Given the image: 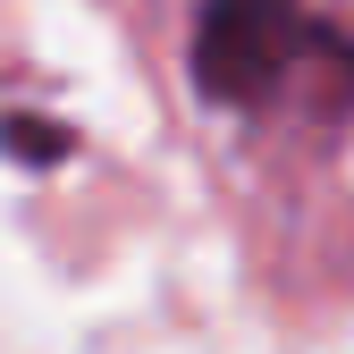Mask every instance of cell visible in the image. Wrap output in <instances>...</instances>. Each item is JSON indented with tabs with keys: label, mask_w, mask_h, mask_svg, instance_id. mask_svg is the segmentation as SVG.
<instances>
[{
	"label": "cell",
	"mask_w": 354,
	"mask_h": 354,
	"mask_svg": "<svg viewBox=\"0 0 354 354\" xmlns=\"http://www.w3.org/2000/svg\"><path fill=\"white\" fill-rule=\"evenodd\" d=\"M313 51H321V26L304 0H203L194 17V84L236 110L270 102Z\"/></svg>",
	"instance_id": "1"
},
{
	"label": "cell",
	"mask_w": 354,
	"mask_h": 354,
	"mask_svg": "<svg viewBox=\"0 0 354 354\" xmlns=\"http://www.w3.org/2000/svg\"><path fill=\"white\" fill-rule=\"evenodd\" d=\"M9 152H26V160H59L68 136H59V127H34V118H9Z\"/></svg>",
	"instance_id": "2"
}]
</instances>
